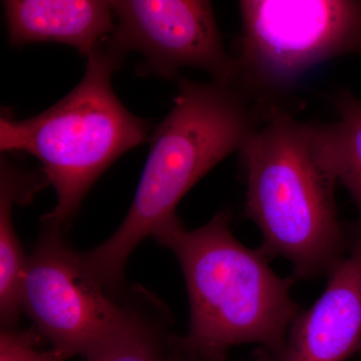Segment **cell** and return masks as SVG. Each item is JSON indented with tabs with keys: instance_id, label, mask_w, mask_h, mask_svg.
Segmentation results:
<instances>
[{
	"instance_id": "6da1fadb",
	"label": "cell",
	"mask_w": 361,
	"mask_h": 361,
	"mask_svg": "<svg viewBox=\"0 0 361 361\" xmlns=\"http://www.w3.org/2000/svg\"><path fill=\"white\" fill-rule=\"evenodd\" d=\"M246 97L231 82L180 80L172 109L152 135L125 220L104 243L82 253L109 290L122 291L125 265L135 247L180 224L176 208L183 197L226 157L240 151L257 127V115Z\"/></svg>"
},
{
	"instance_id": "7a4b0ae2",
	"label": "cell",
	"mask_w": 361,
	"mask_h": 361,
	"mask_svg": "<svg viewBox=\"0 0 361 361\" xmlns=\"http://www.w3.org/2000/svg\"><path fill=\"white\" fill-rule=\"evenodd\" d=\"M240 149L246 215L260 230L268 259L283 257L294 279L329 277L348 255L334 187L317 126L271 106Z\"/></svg>"
},
{
	"instance_id": "3957f363",
	"label": "cell",
	"mask_w": 361,
	"mask_h": 361,
	"mask_svg": "<svg viewBox=\"0 0 361 361\" xmlns=\"http://www.w3.org/2000/svg\"><path fill=\"white\" fill-rule=\"evenodd\" d=\"M156 240L173 251L184 275L190 348L207 360L227 361L234 346L260 344L277 361L300 311L291 296L295 279L280 277L260 249L243 245L227 212L194 230L180 223Z\"/></svg>"
},
{
	"instance_id": "277c9868",
	"label": "cell",
	"mask_w": 361,
	"mask_h": 361,
	"mask_svg": "<svg viewBox=\"0 0 361 361\" xmlns=\"http://www.w3.org/2000/svg\"><path fill=\"white\" fill-rule=\"evenodd\" d=\"M123 59L104 40L87 56L80 84L59 103L25 120L1 115V152L35 157L56 190L58 203L44 223L68 228L99 176L148 140V123L123 106L111 85Z\"/></svg>"
},
{
	"instance_id": "5b68a950",
	"label": "cell",
	"mask_w": 361,
	"mask_h": 361,
	"mask_svg": "<svg viewBox=\"0 0 361 361\" xmlns=\"http://www.w3.org/2000/svg\"><path fill=\"white\" fill-rule=\"evenodd\" d=\"M42 224L23 278V312L66 360L85 358L132 329L156 298L141 288L120 300L66 243L63 230Z\"/></svg>"
},
{
	"instance_id": "8992f818",
	"label": "cell",
	"mask_w": 361,
	"mask_h": 361,
	"mask_svg": "<svg viewBox=\"0 0 361 361\" xmlns=\"http://www.w3.org/2000/svg\"><path fill=\"white\" fill-rule=\"evenodd\" d=\"M236 85L258 94L288 89L323 61L361 54V1L243 0Z\"/></svg>"
},
{
	"instance_id": "52a82bcc",
	"label": "cell",
	"mask_w": 361,
	"mask_h": 361,
	"mask_svg": "<svg viewBox=\"0 0 361 361\" xmlns=\"http://www.w3.org/2000/svg\"><path fill=\"white\" fill-rule=\"evenodd\" d=\"M111 6L115 30L106 44L123 58L139 54L140 73L174 78L180 68H198L236 84V61L226 51L210 1L120 0Z\"/></svg>"
},
{
	"instance_id": "ba28073f",
	"label": "cell",
	"mask_w": 361,
	"mask_h": 361,
	"mask_svg": "<svg viewBox=\"0 0 361 361\" xmlns=\"http://www.w3.org/2000/svg\"><path fill=\"white\" fill-rule=\"evenodd\" d=\"M325 290L292 322L277 361H346L361 353V233Z\"/></svg>"
},
{
	"instance_id": "9c48e42d",
	"label": "cell",
	"mask_w": 361,
	"mask_h": 361,
	"mask_svg": "<svg viewBox=\"0 0 361 361\" xmlns=\"http://www.w3.org/2000/svg\"><path fill=\"white\" fill-rule=\"evenodd\" d=\"M2 6L14 47L58 42L90 56L115 30L111 1L8 0Z\"/></svg>"
},
{
	"instance_id": "30bf717a",
	"label": "cell",
	"mask_w": 361,
	"mask_h": 361,
	"mask_svg": "<svg viewBox=\"0 0 361 361\" xmlns=\"http://www.w3.org/2000/svg\"><path fill=\"white\" fill-rule=\"evenodd\" d=\"M42 171L23 170L2 157L0 166V322L1 329H16L23 314L25 255L13 225V208L30 203L49 185Z\"/></svg>"
},
{
	"instance_id": "8fae6325",
	"label": "cell",
	"mask_w": 361,
	"mask_h": 361,
	"mask_svg": "<svg viewBox=\"0 0 361 361\" xmlns=\"http://www.w3.org/2000/svg\"><path fill=\"white\" fill-rule=\"evenodd\" d=\"M172 316L155 301L123 336L85 361H209L190 348L184 336L171 331Z\"/></svg>"
},
{
	"instance_id": "7c38bea8",
	"label": "cell",
	"mask_w": 361,
	"mask_h": 361,
	"mask_svg": "<svg viewBox=\"0 0 361 361\" xmlns=\"http://www.w3.org/2000/svg\"><path fill=\"white\" fill-rule=\"evenodd\" d=\"M334 106L338 120L317 126L318 137L332 174L355 202L358 211L355 232L361 233V99L341 92Z\"/></svg>"
},
{
	"instance_id": "4fadbf2b",
	"label": "cell",
	"mask_w": 361,
	"mask_h": 361,
	"mask_svg": "<svg viewBox=\"0 0 361 361\" xmlns=\"http://www.w3.org/2000/svg\"><path fill=\"white\" fill-rule=\"evenodd\" d=\"M42 337L35 329H1L0 361H63L66 358L54 348H40Z\"/></svg>"
}]
</instances>
